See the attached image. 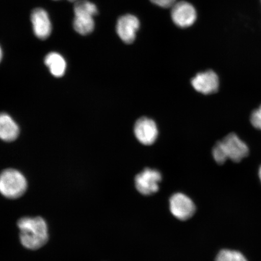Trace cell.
Returning <instances> with one entry per match:
<instances>
[{"mask_svg":"<svg viewBox=\"0 0 261 261\" xmlns=\"http://www.w3.org/2000/svg\"><path fill=\"white\" fill-rule=\"evenodd\" d=\"M20 230L19 239L23 246L28 249H39L47 242L48 239V227L43 218L23 217L17 221Z\"/></svg>","mask_w":261,"mask_h":261,"instance_id":"6da1fadb","label":"cell"},{"mask_svg":"<svg viewBox=\"0 0 261 261\" xmlns=\"http://www.w3.org/2000/svg\"><path fill=\"white\" fill-rule=\"evenodd\" d=\"M249 154V149L236 134H228L218 141L212 149V155L218 164L223 165L227 160L239 163Z\"/></svg>","mask_w":261,"mask_h":261,"instance_id":"7a4b0ae2","label":"cell"},{"mask_svg":"<svg viewBox=\"0 0 261 261\" xmlns=\"http://www.w3.org/2000/svg\"><path fill=\"white\" fill-rule=\"evenodd\" d=\"M73 28L78 34L87 35L95 28L94 16L98 14L97 6L89 0H78L74 5Z\"/></svg>","mask_w":261,"mask_h":261,"instance_id":"3957f363","label":"cell"},{"mask_svg":"<svg viewBox=\"0 0 261 261\" xmlns=\"http://www.w3.org/2000/svg\"><path fill=\"white\" fill-rule=\"evenodd\" d=\"M27 188V179L16 169H5L0 174V193L5 197L17 198L24 194Z\"/></svg>","mask_w":261,"mask_h":261,"instance_id":"277c9868","label":"cell"},{"mask_svg":"<svg viewBox=\"0 0 261 261\" xmlns=\"http://www.w3.org/2000/svg\"><path fill=\"white\" fill-rule=\"evenodd\" d=\"M161 173L156 169L146 168L136 176V188L140 194L148 195L155 193L159 189Z\"/></svg>","mask_w":261,"mask_h":261,"instance_id":"5b68a950","label":"cell"},{"mask_svg":"<svg viewBox=\"0 0 261 261\" xmlns=\"http://www.w3.org/2000/svg\"><path fill=\"white\" fill-rule=\"evenodd\" d=\"M171 8L172 21L179 28L191 27L197 20V11L191 3L185 1L177 2Z\"/></svg>","mask_w":261,"mask_h":261,"instance_id":"8992f818","label":"cell"},{"mask_svg":"<svg viewBox=\"0 0 261 261\" xmlns=\"http://www.w3.org/2000/svg\"><path fill=\"white\" fill-rule=\"evenodd\" d=\"M169 207L171 213L181 220L191 218L196 210L194 202L188 195L181 192L172 195L169 198Z\"/></svg>","mask_w":261,"mask_h":261,"instance_id":"52a82bcc","label":"cell"},{"mask_svg":"<svg viewBox=\"0 0 261 261\" xmlns=\"http://www.w3.org/2000/svg\"><path fill=\"white\" fill-rule=\"evenodd\" d=\"M134 132L138 141L144 145H152L159 136L156 123L146 117H142L137 120L134 127Z\"/></svg>","mask_w":261,"mask_h":261,"instance_id":"ba28073f","label":"cell"},{"mask_svg":"<svg viewBox=\"0 0 261 261\" xmlns=\"http://www.w3.org/2000/svg\"><path fill=\"white\" fill-rule=\"evenodd\" d=\"M191 84L198 92L208 95L217 92L220 86L219 77L213 70H207L196 74L191 80Z\"/></svg>","mask_w":261,"mask_h":261,"instance_id":"9c48e42d","label":"cell"},{"mask_svg":"<svg viewBox=\"0 0 261 261\" xmlns=\"http://www.w3.org/2000/svg\"><path fill=\"white\" fill-rule=\"evenodd\" d=\"M140 24L139 19L136 16L132 14L123 15L117 20V34L125 43L132 44L136 40Z\"/></svg>","mask_w":261,"mask_h":261,"instance_id":"30bf717a","label":"cell"},{"mask_svg":"<svg viewBox=\"0 0 261 261\" xmlns=\"http://www.w3.org/2000/svg\"><path fill=\"white\" fill-rule=\"evenodd\" d=\"M33 31L36 37L40 40H46L51 35L52 25L46 11L42 8L33 10L31 16Z\"/></svg>","mask_w":261,"mask_h":261,"instance_id":"8fae6325","label":"cell"},{"mask_svg":"<svg viewBox=\"0 0 261 261\" xmlns=\"http://www.w3.org/2000/svg\"><path fill=\"white\" fill-rule=\"evenodd\" d=\"M19 128L12 117L5 113H0V139L11 142L18 138Z\"/></svg>","mask_w":261,"mask_h":261,"instance_id":"7c38bea8","label":"cell"},{"mask_svg":"<svg viewBox=\"0 0 261 261\" xmlns=\"http://www.w3.org/2000/svg\"><path fill=\"white\" fill-rule=\"evenodd\" d=\"M44 63L55 77H63L66 71V61L61 55L57 52H51L47 54L45 57Z\"/></svg>","mask_w":261,"mask_h":261,"instance_id":"4fadbf2b","label":"cell"},{"mask_svg":"<svg viewBox=\"0 0 261 261\" xmlns=\"http://www.w3.org/2000/svg\"><path fill=\"white\" fill-rule=\"evenodd\" d=\"M215 261H247L246 257L238 251L223 249L218 253Z\"/></svg>","mask_w":261,"mask_h":261,"instance_id":"5bb4252c","label":"cell"},{"mask_svg":"<svg viewBox=\"0 0 261 261\" xmlns=\"http://www.w3.org/2000/svg\"><path fill=\"white\" fill-rule=\"evenodd\" d=\"M250 122L254 128L261 130V105L251 114Z\"/></svg>","mask_w":261,"mask_h":261,"instance_id":"9a60e30c","label":"cell"},{"mask_svg":"<svg viewBox=\"0 0 261 261\" xmlns=\"http://www.w3.org/2000/svg\"><path fill=\"white\" fill-rule=\"evenodd\" d=\"M151 2L156 6L163 8H172L177 0H151Z\"/></svg>","mask_w":261,"mask_h":261,"instance_id":"2e32d148","label":"cell"},{"mask_svg":"<svg viewBox=\"0 0 261 261\" xmlns=\"http://www.w3.org/2000/svg\"><path fill=\"white\" fill-rule=\"evenodd\" d=\"M3 58V51L1 46H0V63H1Z\"/></svg>","mask_w":261,"mask_h":261,"instance_id":"e0dca14e","label":"cell"},{"mask_svg":"<svg viewBox=\"0 0 261 261\" xmlns=\"http://www.w3.org/2000/svg\"><path fill=\"white\" fill-rule=\"evenodd\" d=\"M259 177L260 180L261 181V166L259 169Z\"/></svg>","mask_w":261,"mask_h":261,"instance_id":"ac0fdd59","label":"cell"},{"mask_svg":"<svg viewBox=\"0 0 261 261\" xmlns=\"http://www.w3.org/2000/svg\"><path fill=\"white\" fill-rule=\"evenodd\" d=\"M68 1H69L70 2H73V3H75L77 1H78V0H68Z\"/></svg>","mask_w":261,"mask_h":261,"instance_id":"d6986e66","label":"cell"},{"mask_svg":"<svg viewBox=\"0 0 261 261\" xmlns=\"http://www.w3.org/2000/svg\"><path fill=\"white\" fill-rule=\"evenodd\" d=\"M260 4H261V0H260Z\"/></svg>","mask_w":261,"mask_h":261,"instance_id":"ffe728a7","label":"cell"}]
</instances>
